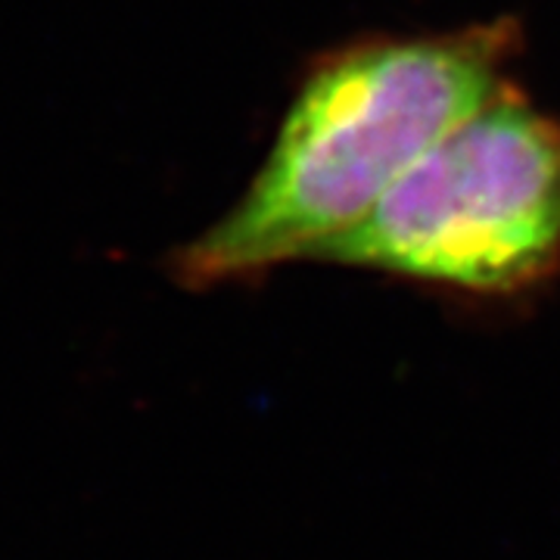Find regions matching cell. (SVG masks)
<instances>
[{
  "label": "cell",
  "mask_w": 560,
  "mask_h": 560,
  "mask_svg": "<svg viewBox=\"0 0 560 560\" xmlns=\"http://www.w3.org/2000/svg\"><path fill=\"white\" fill-rule=\"evenodd\" d=\"M521 47L517 20L501 16L327 50L308 66L241 200L172 253V278L187 290H212L312 261L455 125L511 88L508 69Z\"/></svg>",
  "instance_id": "1"
},
{
  "label": "cell",
  "mask_w": 560,
  "mask_h": 560,
  "mask_svg": "<svg viewBox=\"0 0 560 560\" xmlns=\"http://www.w3.org/2000/svg\"><path fill=\"white\" fill-rule=\"evenodd\" d=\"M312 261L511 300L560 275V119L511 84Z\"/></svg>",
  "instance_id": "2"
}]
</instances>
